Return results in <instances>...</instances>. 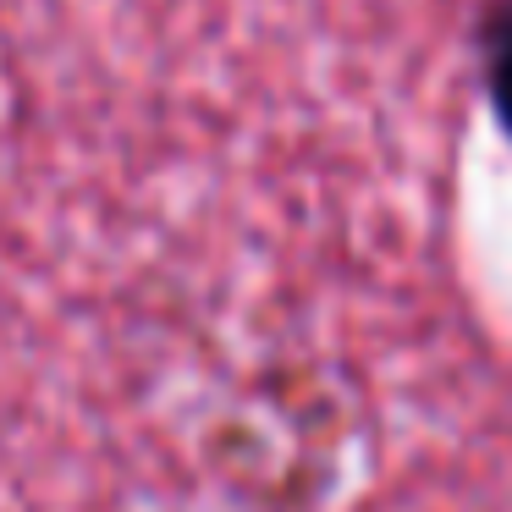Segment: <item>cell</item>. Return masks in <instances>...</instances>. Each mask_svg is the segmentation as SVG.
Returning a JSON list of instances; mask_svg holds the SVG:
<instances>
[{"label":"cell","mask_w":512,"mask_h":512,"mask_svg":"<svg viewBox=\"0 0 512 512\" xmlns=\"http://www.w3.org/2000/svg\"><path fill=\"white\" fill-rule=\"evenodd\" d=\"M485 83L501 127L512 133V6H501L485 28Z\"/></svg>","instance_id":"cell-1"}]
</instances>
